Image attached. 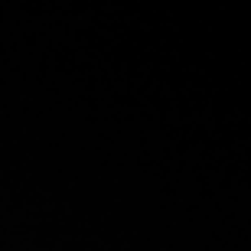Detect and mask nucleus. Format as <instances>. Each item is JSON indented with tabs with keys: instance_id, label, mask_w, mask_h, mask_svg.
<instances>
[]
</instances>
